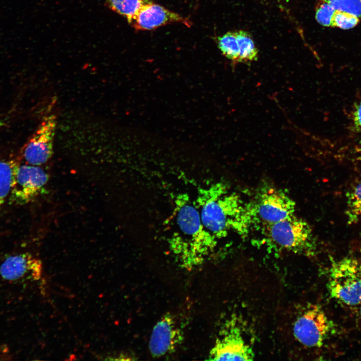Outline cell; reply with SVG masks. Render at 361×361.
Returning <instances> with one entry per match:
<instances>
[{"label":"cell","instance_id":"6da1fadb","mask_svg":"<svg viewBox=\"0 0 361 361\" xmlns=\"http://www.w3.org/2000/svg\"><path fill=\"white\" fill-rule=\"evenodd\" d=\"M205 230L217 243L231 231L247 234L252 225L249 204L221 183L201 189L195 203Z\"/></svg>","mask_w":361,"mask_h":361},{"label":"cell","instance_id":"7a4b0ae2","mask_svg":"<svg viewBox=\"0 0 361 361\" xmlns=\"http://www.w3.org/2000/svg\"><path fill=\"white\" fill-rule=\"evenodd\" d=\"M171 246L186 265L202 261L217 243L205 230L199 212L187 195L176 197Z\"/></svg>","mask_w":361,"mask_h":361},{"label":"cell","instance_id":"3957f363","mask_svg":"<svg viewBox=\"0 0 361 361\" xmlns=\"http://www.w3.org/2000/svg\"><path fill=\"white\" fill-rule=\"evenodd\" d=\"M263 227L267 243L276 249L312 255L316 243L310 225L295 215Z\"/></svg>","mask_w":361,"mask_h":361},{"label":"cell","instance_id":"277c9868","mask_svg":"<svg viewBox=\"0 0 361 361\" xmlns=\"http://www.w3.org/2000/svg\"><path fill=\"white\" fill-rule=\"evenodd\" d=\"M328 289L332 298L348 306L361 303V261L352 256L333 261Z\"/></svg>","mask_w":361,"mask_h":361},{"label":"cell","instance_id":"5b68a950","mask_svg":"<svg viewBox=\"0 0 361 361\" xmlns=\"http://www.w3.org/2000/svg\"><path fill=\"white\" fill-rule=\"evenodd\" d=\"M249 207L252 224L257 222L263 227L295 215V202L282 190L272 186L261 188Z\"/></svg>","mask_w":361,"mask_h":361},{"label":"cell","instance_id":"8992f818","mask_svg":"<svg viewBox=\"0 0 361 361\" xmlns=\"http://www.w3.org/2000/svg\"><path fill=\"white\" fill-rule=\"evenodd\" d=\"M332 324L322 309L316 304H309L296 317L293 334L301 344L310 347L322 346L329 336Z\"/></svg>","mask_w":361,"mask_h":361},{"label":"cell","instance_id":"52a82bcc","mask_svg":"<svg viewBox=\"0 0 361 361\" xmlns=\"http://www.w3.org/2000/svg\"><path fill=\"white\" fill-rule=\"evenodd\" d=\"M49 175L40 166L19 164L10 196V204L24 205L44 192Z\"/></svg>","mask_w":361,"mask_h":361},{"label":"cell","instance_id":"ba28073f","mask_svg":"<svg viewBox=\"0 0 361 361\" xmlns=\"http://www.w3.org/2000/svg\"><path fill=\"white\" fill-rule=\"evenodd\" d=\"M56 122L54 114L45 117L25 144L22 156L27 164L40 166L52 157Z\"/></svg>","mask_w":361,"mask_h":361},{"label":"cell","instance_id":"9c48e42d","mask_svg":"<svg viewBox=\"0 0 361 361\" xmlns=\"http://www.w3.org/2000/svg\"><path fill=\"white\" fill-rule=\"evenodd\" d=\"M254 357L252 348L245 341L239 329L231 326L217 339L210 351L209 360H249Z\"/></svg>","mask_w":361,"mask_h":361},{"label":"cell","instance_id":"30bf717a","mask_svg":"<svg viewBox=\"0 0 361 361\" xmlns=\"http://www.w3.org/2000/svg\"><path fill=\"white\" fill-rule=\"evenodd\" d=\"M41 261L29 253L13 255L7 257L0 265V276L5 281L21 282L37 280L41 277Z\"/></svg>","mask_w":361,"mask_h":361},{"label":"cell","instance_id":"8fae6325","mask_svg":"<svg viewBox=\"0 0 361 361\" xmlns=\"http://www.w3.org/2000/svg\"><path fill=\"white\" fill-rule=\"evenodd\" d=\"M183 333L176 325L172 316L167 313L154 326L149 342L153 357L171 352L183 340Z\"/></svg>","mask_w":361,"mask_h":361},{"label":"cell","instance_id":"7c38bea8","mask_svg":"<svg viewBox=\"0 0 361 361\" xmlns=\"http://www.w3.org/2000/svg\"><path fill=\"white\" fill-rule=\"evenodd\" d=\"M179 23L190 27L191 22L162 6L146 1L131 25L137 30H151L166 25Z\"/></svg>","mask_w":361,"mask_h":361},{"label":"cell","instance_id":"4fadbf2b","mask_svg":"<svg viewBox=\"0 0 361 361\" xmlns=\"http://www.w3.org/2000/svg\"><path fill=\"white\" fill-rule=\"evenodd\" d=\"M19 165L14 159L0 158V208L9 198Z\"/></svg>","mask_w":361,"mask_h":361},{"label":"cell","instance_id":"5bb4252c","mask_svg":"<svg viewBox=\"0 0 361 361\" xmlns=\"http://www.w3.org/2000/svg\"><path fill=\"white\" fill-rule=\"evenodd\" d=\"M147 0H106L108 8L124 17L131 24Z\"/></svg>","mask_w":361,"mask_h":361},{"label":"cell","instance_id":"9a60e30c","mask_svg":"<svg viewBox=\"0 0 361 361\" xmlns=\"http://www.w3.org/2000/svg\"><path fill=\"white\" fill-rule=\"evenodd\" d=\"M235 32L239 50V62H251L257 60L258 51L249 33L243 30Z\"/></svg>","mask_w":361,"mask_h":361},{"label":"cell","instance_id":"2e32d148","mask_svg":"<svg viewBox=\"0 0 361 361\" xmlns=\"http://www.w3.org/2000/svg\"><path fill=\"white\" fill-rule=\"evenodd\" d=\"M345 214L349 224L361 222V182L347 193Z\"/></svg>","mask_w":361,"mask_h":361},{"label":"cell","instance_id":"e0dca14e","mask_svg":"<svg viewBox=\"0 0 361 361\" xmlns=\"http://www.w3.org/2000/svg\"><path fill=\"white\" fill-rule=\"evenodd\" d=\"M218 47L229 60L239 62V50L235 32H227L218 38Z\"/></svg>","mask_w":361,"mask_h":361},{"label":"cell","instance_id":"ac0fdd59","mask_svg":"<svg viewBox=\"0 0 361 361\" xmlns=\"http://www.w3.org/2000/svg\"><path fill=\"white\" fill-rule=\"evenodd\" d=\"M359 21V18L353 14L335 10L330 27L348 30L357 26Z\"/></svg>","mask_w":361,"mask_h":361},{"label":"cell","instance_id":"d6986e66","mask_svg":"<svg viewBox=\"0 0 361 361\" xmlns=\"http://www.w3.org/2000/svg\"><path fill=\"white\" fill-rule=\"evenodd\" d=\"M334 9L353 14L361 18V0H322Z\"/></svg>","mask_w":361,"mask_h":361},{"label":"cell","instance_id":"ffe728a7","mask_svg":"<svg viewBox=\"0 0 361 361\" xmlns=\"http://www.w3.org/2000/svg\"><path fill=\"white\" fill-rule=\"evenodd\" d=\"M330 5L322 0H318L315 7V19L321 26L330 27L332 19L335 12Z\"/></svg>","mask_w":361,"mask_h":361},{"label":"cell","instance_id":"44dd1931","mask_svg":"<svg viewBox=\"0 0 361 361\" xmlns=\"http://www.w3.org/2000/svg\"><path fill=\"white\" fill-rule=\"evenodd\" d=\"M352 121L356 131L361 133V99L355 104L352 114Z\"/></svg>","mask_w":361,"mask_h":361},{"label":"cell","instance_id":"7402d4cb","mask_svg":"<svg viewBox=\"0 0 361 361\" xmlns=\"http://www.w3.org/2000/svg\"><path fill=\"white\" fill-rule=\"evenodd\" d=\"M360 304H361V303H360ZM359 313L361 315V305H360V308H359Z\"/></svg>","mask_w":361,"mask_h":361}]
</instances>
